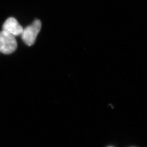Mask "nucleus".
I'll return each instance as SVG.
<instances>
[{"label":"nucleus","instance_id":"f257e3e1","mask_svg":"<svg viewBox=\"0 0 147 147\" xmlns=\"http://www.w3.org/2000/svg\"><path fill=\"white\" fill-rule=\"evenodd\" d=\"M42 24L39 20L34 21L31 25L23 30L22 38L24 42L28 46H32L35 43L38 34L40 32Z\"/></svg>","mask_w":147,"mask_h":147},{"label":"nucleus","instance_id":"f03ea898","mask_svg":"<svg viewBox=\"0 0 147 147\" xmlns=\"http://www.w3.org/2000/svg\"><path fill=\"white\" fill-rule=\"evenodd\" d=\"M17 43L15 36L2 31L0 32V51L5 54H11L16 51Z\"/></svg>","mask_w":147,"mask_h":147},{"label":"nucleus","instance_id":"7ed1b4c3","mask_svg":"<svg viewBox=\"0 0 147 147\" xmlns=\"http://www.w3.org/2000/svg\"><path fill=\"white\" fill-rule=\"evenodd\" d=\"M3 31L11 34L14 36L22 34L23 30L22 27L15 18H9L5 22L3 26Z\"/></svg>","mask_w":147,"mask_h":147},{"label":"nucleus","instance_id":"20e7f679","mask_svg":"<svg viewBox=\"0 0 147 147\" xmlns=\"http://www.w3.org/2000/svg\"><path fill=\"white\" fill-rule=\"evenodd\" d=\"M112 147V146H109V147Z\"/></svg>","mask_w":147,"mask_h":147},{"label":"nucleus","instance_id":"39448f33","mask_svg":"<svg viewBox=\"0 0 147 147\" xmlns=\"http://www.w3.org/2000/svg\"></svg>","mask_w":147,"mask_h":147}]
</instances>
